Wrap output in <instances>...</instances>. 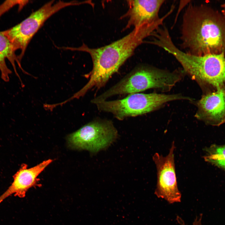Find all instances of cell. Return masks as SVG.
I'll return each mask as SVG.
<instances>
[{
  "label": "cell",
  "mask_w": 225,
  "mask_h": 225,
  "mask_svg": "<svg viewBox=\"0 0 225 225\" xmlns=\"http://www.w3.org/2000/svg\"><path fill=\"white\" fill-rule=\"evenodd\" d=\"M203 95L197 102L198 110L195 115L198 119L214 126L225 122V87Z\"/></svg>",
  "instance_id": "cell-9"
},
{
  "label": "cell",
  "mask_w": 225,
  "mask_h": 225,
  "mask_svg": "<svg viewBox=\"0 0 225 225\" xmlns=\"http://www.w3.org/2000/svg\"><path fill=\"white\" fill-rule=\"evenodd\" d=\"M205 161L225 172V144H212L204 149Z\"/></svg>",
  "instance_id": "cell-13"
},
{
  "label": "cell",
  "mask_w": 225,
  "mask_h": 225,
  "mask_svg": "<svg viewBox=\"0 0 225 225\" xmlns=\"http://www.w3.org/2000/svg\"><path fill=\"white\" fill-rule=\"evenodd\" d=\"M54 1L46 3L20 23L2 31L12 43L16 51L21 50L18 56L20 62L30 41L49 18L66 7L80 4L79 2L75 1L66 2L60 0L55 3Z\"/></svg>",
  "instance_id": "cell-6"
},
{
  "label": "cell",
  "mask_w": 225,
  "mask_h": 225,
  "mask_svg": "<svg viewBox=\"0 0 225 225\" xmlns=\"http://www.w3.org/2000/svg\"><path fill=\"white\" fill-rule=\"evenodd\" d=\"M118 132L110 120H94L68 137L70 148L96 153L109 146L118 137Z\"/></svg>",
  "instance_id": "cell-7"
},
{
  "label": "cell",
  "mask_w": 225,
  "mask_h": 225,
  "mask_svg": "<svg viewBox=\"0 0 225 225\" xmlns=\"http://www.w3.org/2000/svg\"><path fill=\"white\" fill-rule=\"evenodd\" d=\"M222 15L225 17V3L222 5Z\"/></svg>",
  "instance_id": "cell-15"
},
{
  "label": "cell",
  "mask_w": 225,
  "mask_h": 225,
  "mask_svg": "<svg viewBox=\"0 0 225 225\" xmlns=\"http://www.w3.org/2000/svg\"><path fill=\"white\" fill-rule=\"evenodd\" d=\"M158 46L173 55L182 66L183 71L200 84L211 85L216 88L225 83V55L209 54L202 56L190 54L180 50L171 37L161 39Z\"/></svg>",
  "instance_id": "cell-3"
},
{
  "label": "cell",
  "mask_w": 225,
  "mask_h": 225,
  "mask_svg": "<svg viewBox=\"0 0 225 225\" xmlns=\"http://www.w3.org/2000/svg\"><path fill=\"white\" fill-rule=\"evenodd\" d=\"M175 148L173 141L166 156L156 153L152 157L157 169V183L154 194L169 204L180 202L181 199L175 172L174 156Z\"/></svg>",
  "instance_id": "cell-8"
},
{
  "label": "cell",
  "mask_w": 225,
  "mask_h": 225,
  "mask_svg": "<svg viewBox=\"0 0 225 225\" xmlns=\"http://www.w3.org/2000/svg\"><path fill=\"white\" fill-rule=\"evenodd\" d=\"M164 0H145L128 1L129 9L124 16L128 20L125 27L134 28L154 23L161 18L158 16L160 9Z\"/></svg>",
  "instance_id": "cell-11"
},
{
  "label": "cell",
  "mask_w": 225,
  "mask_h": 225,
  "mask_svg": "<svg viewBox=\"0 0 225 225\" xmlns=\"http://www.w3.org/2000/svg\"><path fill=\"white\" fill-rule=\"evenodd\" d=\"M182 72H170L154 68H136L119 82L91 101L95 103L114 95L138 92L150 88L168 91L182 78Z\"/></svg>",
  "instance_id": "cell-4"
},
{
  "label": "cell",
  "mask_w": 225,
  "mask_h": 225,
  "mask_svg": "<svg viewBox=\"0 0 225 225\" xmlns=\"http://www.w3.org/2000/svg\"><path fill=\"white\" fill-rule=\"evenodd\" d=\"M52 161L51 159L46 160L29 168H27V165L22 164L14 175L13 181L11 185L0 196V203L12 194L15 196L24 198L29 188L40 186L38 184L39 179L38 177Z\"/></svg>",
  "instance_id": "cell-10"
},
{
  "label": "cell",
  "mask_w": 225,
  "mask_h": 225,
  "mask_svg": "<svg viewBox=\"0 0 225 225\" xmlns=\"http://www.w3.org/2000/svg\"><path fill=\"white\" fill-rule=\"evenodd\" d=\"M28 2L27 0L6 1L0 5V17L12 7L18 5L20 10Z\"/></svg>",
  "instance_id": "cell-14"
},
{
  "label": "cell",
  "mask_w": 225,
  "mask_h": 225,
  "mask_svg": "<svg viewBox=\"0 0 225 225\" xmlns=\"http://www.w3.org/2000/svg\"><path fill=\"white\" fill-rule=\"evenodd\" d=\"M193 225H203L201 223H197L196 224H195Z\"/></svg>",
  "instance_id": "cell-16"
},
{
  "label": "cell",
  "mask_w": 225,
  "mask_h": 225,
  "mask_svg": "<svg viewBox=\"0 0 225 225\" xmlns=\"http://www.w3.org/2000/svg\"><path fill=\"white\" fill-rule=\"evenodd\" d=\"M181 46L196 56L225 55V17L204 5L190 4L184 14Z\"/></svg>",
  "instance_id": "cell-2"
},
{
  "label": "cell",
  "mask_w": 225,
  "mask_h": 225,
  "mask_svg": "<svg viewBox=\"0 0 225 225\" xmlns=\"http://www.w3.org/2000/svg\"><path fill=\"white\" fill-rule=\"evenodd\" d=\"M16 50L10 40L3 33L0 32V71L1 78L5 82L9 81L10 74L12 72L7 67L6 63V59H8L12 64L16 75L19 79L21 85H23L17 71L15 66V62L25 74H28L22 68L21 62L19 61L18 57L15 54Z\"/></svg>",
  "instance_id": "cell-12"
},
{
  "label": "cell",
  "mask_w": 225,
  "mask_h": 225,
  "mask_svg": "<svg viewBox=\"0 0 225 225\" xmlns=\"http://www.w3.org/2000/svg\"><path fill=\"white\" fill-rule=\"evenodd\" d=\"M161 24L160 21L134 28L129 34L112 43L98 48H90L83 43L78 48L64 47V49L86 52L90 55L93 68L86 84L77 92L79 97L84 96L93 88L104 86L111 76L117 72L135 49L145 38Z\"/></svg>",
  "instance_id": "cell-1"
},
{
  "label": "cell",
  "mask_w": 225,
  "mask_h": 225,
  "mask_svg": "<svg viewBox=\"0 0 225 225\" xmlns=\"http://www.w3.org/2000/svg\"><path fill=\"white\" fill-rule=\"evenodd\" d=\"M191 100L189 97L180 94L157 93L130 94L125 98L112 101L104 100L95 103L98 109L112 113L119 120L135 117L155 110L167 102L177 100Z\"/></svg>",
  "instance_id": "cell-5"
}]
</instances>
